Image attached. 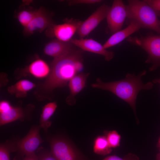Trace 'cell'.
<instances>
[{
  "label": "cell",
  "mask_w": 160,
  "mask_h": 160,
  "mask_svg": "<svg viewBox=\"0 0 160 160\" xmlns=\"http://www.w3.org/2000/svg\"><path fill=\"white\" fill-rule=\"evenodd\" d=\"M75 47L62 55L54 58L50 73L36 92L37 99H48L49 94L55 89L64 87L83 68V53Z\"/></svg>",
  "instance_id": "obj_1"
},
{
  "label": "cell",
  "mask_w": 160,
  "mask_h": 160,
  "mask_svg": "<svg viewBox=\"0 0 160 160\" xmlns=\"http://www.w3.org/2000/svg\"><path fill=\"white\" fill-rule=\"evenodd\" d=\"M146 73L144 70L136 76L134 73H127L122 80L110 82H103L97 78L95 83L92 84V87L108 91L127 102L136 114V102L140 91L143 89L149 90L153 87L152 82L144 84L142 77Z\"/></svg>",
  "instance_id": "obj_2"
},
{
  "label": "cell",
  "mask_w": 160,
  "mask_h": 160,
  "mask_svg": "<svg viewBox=\"0 0 160 160\" xmlns=\"http://www.w3.org/2000/svg\"><path fill=\"white\" fill-rule=\"evenodd\" d=\"M126 6L127 17L137 21L143 27L153 30L160 34V21L157 11L145 0H130Z\"/></svg>",
  "instance_id": "obj_3"
},
{
  "label": "cell",
  "mask_w": 160,
  "mask_h": 160,
  "mask_svg": "<svg viewBox=\"0 0 160 160\" xmlns=\"http://www.w3.org/2000/svg\"><path fill=\"white\" fill-rule=\"evenodd\" d=\"M127 40L139 46L148 53L145 63L151 65L149 71H152L160 67V35L151 34L140 37H129Z\"/></svg>",
  "instance_id": "obj_4"
},
{
  "label": "cell",
  "mask_w": 160,
  "mask_h": 160,
  "mask_svg": "<svg viewBox=\"0 0 160 160\" xmlns=\"http://www.w3.org/2000/svg\"><path fill=\"white\" fill-rule=\"evenodd\" d=\"M40 129L39 126H33L25 137L14 140L17 154L13 160H23L26 155L35 152L43 142L40 135Z\"/></svg>",
  "instance_id": "obj_5"
},
{
  "label": "cell",
  "mask_w": 160,
  "mask_h": 160,
  "mask_svg": "<svg viewBox=\"0 0 160 160\" xmlns=\"http://www.w3.org/2000/svg\"><path fill=\"white\" fill-rule=\"evenodd\" d=\"M51 151L57 160H82L79 153L64 137H48Z\"/></svg>",
  "instance_id": "obj_6"
},
{
  "label": "cell",
  "mask_w": 160,
  "mask_h": 160,
  "mask_svg": "<svg viewBox=\"0 0 160 160\" xmlns=\"http://www.w3.org/2000/svg\"><path fill=\"white\" fill-rule=\"evenodd\" d=\"M127 15L126 6L122 1L114 0L106 17L108 28L112 33L121 30Z\"/></svg>",
  "instance_id": "obj_7"
},
{
  "label": "cell",
  "mask_w": 160,
  "mask_h": 160,
  "mask_svg": "<svg viewBox=\"0 0 160 160\" xmlns=\"http://www.w3.org/2000/svg\"><path fill=\"white\" fill-rule=\"evenodd\" d=\"M81 22L72 19L67 20L62 24H54L47 29V35L51 37H55L62 41H70L77 32Z\"/></svg>",
  "instance_id": "obj_8"
},
{
  "label": "cell",
  "mask_w": 160,
  "mask_h": 160,
  "mask_svg": "<svg viewBox=\"0 0 160 160\" xmlns=\"http://www.w3.org/2000/svg\"><path fill=\"white\" fill-rule=\"evenodd\" d=\"M110 7L104 4L99 7L87 19L81 21L77 31L80 39L88 35L105 18Z\"/></svg>",
  "instance_id": "obj_9"
},
{
  "label": "cell",
  "mask_w": 160,
  "mask_h": 160,
  "mask_svg": "<svg viewBox=\"0 0 160 160\" xmlns=\"http://www.w3.org/2000/svg\"><path fill=\"white\" fill-rule=\"evenodd\" d=\"M54 24L51 16L44 8H40L36 10L33 19L24 28L23 33L25 36H29L37 31L42 32Z\"/></svg>",
  "instance_id": "obj_10"
},
{
  "label": "cell",
  "mask_w": 160,
  "mask_h": 160,
  "mask_svg": "<svg viewBox=\"0 0 160 160\" xmlns=\"http://www.w3.org/2000/svg\"><path fill=\"white\" fill-rule=\"evenodd\" d=\"M70 41L82 50L103 56L106 61H110L114 57L113 52L106 50L103 45L92 39H72Z\"/></svg>",
  "instance_id": "obj_11"
},
{
  "label": "cell",
  "mask_w": 160,
  "mask_h": 160,
  "mask_svg": "<svg viewBox=\"0 0 160 160\" xmlns=\"http://www.w3.org/2000/svg\"><path fill=\"white\" fill-rule=\"evenodd\" d=\"M33 107L30 105L25 108L20 106H12L6 111L0 113V126L17 120L23 121L30 118Z\"/></svg>",
  "instance_id": "obj_12"
},
{
  "label": "cell",
  "mask_w": 160,
  "mask_h": 160,
  "mask_svg": "<svg viewBox=\"0 0 160 160\" xmlns=\"http://www.w3.org/2000/svg\"><path fill=\"white\" fill-rule=\"evenodd\" d=\"M130 20V23L127 27L113 33L105 43L103 46L105 49L118 44L132 34L143 28L137 21L134 20Z\"/></svg>",
  "instance_id": "obj_13"
},
{
  "label": "cell",
  "mask_w": 160,
  "mask_h": 160,
  "mask_svg": "<svg viewBox=\"0 0 160 160\" xmlns=\"http://www.w3.org/2000/svg\"><path fill=\"white\" fill-rule=\"evenodd\" d=\"M89 75V73H80L70 80L68 85L70 94L66 99L68 104L73 105L75 103L76 96L86 86L87 79Z\"/></svg>",
  "instance_id": "obj_14"
},
{
  "label": "cell",
  "mask_w": 160,
  "mask_h": 160,
  "mask_svg": "<svg viewBox=\"0 0 160 160\" xmlns=\"http://www.w3.org/2000/svg\"><path fill=\"white\" fill-rule=\"evenodd\" d=\"M74 46H75L70 41L65 42L56 39L45 45L44 52L46 55L55 58L70 51L74 48Z\"/></svg>",
  "instance_id": "obj_15"
},
{
  "label": "cell",
  "mask_w": 160,
  "mask_h": 160,
  "mask_svg": "<svg viewBox=\"0 0 160 160\" xmlns=\"http://www.w3.org/2000/svg\"><path fill=\"white\" fill-rule=\"evenodd\" d=\"M29 73L35 77L42 78L48 76L50 69L47 63L41 59H37L32 62L28 66Z\"/></svg>",
  "instance_id": "obj_16"
},
{
  "label": "cell",
  "mask_w": 160,
  "mask_h": 160,
  "mask_svg": "<svg viewBox=\"0 0 160 160\" xmlns=\"http://www.w3.org/2000/svg\"><path fill=\"white\" fill-rule=\"evenodd\" d=\"M35 87L32 82L28 80H20L15 84L8 87V92L17 97H25L27 92Z\"/></svg>",
  "instance_id": "obj_17"
},
{
  "label": "cell",
  "mask_w": 160,
  "mask_h": 160,
  "mask_svg": "<svg viewBox=\"0 0 160 160\" xmlns=\"http://www.w3.org/2000/svg\"><path fill=\"white\" fill-rule=\"evenodd\" d=\"M57 107L56 103L53 102L47 103L43 108L40 119L39 126L46 133L48 132V128L50 127L52 124V122L49 119L55 112Z\"/></svg>",
  "instance_id": "obj_18"
},
{
  "label": "cell",
  "mask_w": 160,
  "mask_h": 160,
  "mask_svg": "<svg viewBox=\"0 0 160 160\" xmlns=\"http://www.w3.org/2000/svg\"><path fill=\"white\" fill-rule=\"evenodd\" d=\"M94 151L96 153L105 155L112 151L105 136H100L95 139L93 146Z\"/></svg>",
  "instance_id": "obj_19"
},
{
  "label": "cell",
  "mask_w": 160,
  "mask_h": 160,
  "mask_svg": "<svg viewBox=\"0 0 160 160\" xmlns=\"http://www.w3.org/2000/svg\"><path fill=\"white\" fill-rule=\"evenodd\" d=\"M13 140H7L0 145V160H10V152H16Z\"/></svg>",
  "instance_id": "obj_20"
},
{
  "label": "cell",
  "mask_w": 160,
  "mask_h": 160,
  "mask_svg": "<svg viewBox=\"0 0 160 160\" xmlns=\"http://www.w3.org/2000/svg\"><path fill=\"white\" fill-rule=\"evenodd\" d=\"M36 10L25 9L20 11L17 14V18L20 24L24 27H26L33 19Z\"/></svg>",
  "instance_id": "obj_21"
},
{
  "label": "cell",
  "mask_w": 160,
  "mask_h": 160,
  "mask_svg": "<svg viewBox=\"0 0 160 160\" xmlns=\"http://www.w3.org/2000/svg\"><path fill=\"white\" fill-rule=\"evenodd\" d=\"M105 137L111 148H115L119 146L121 137L116 131L107 132Z\"/></svg>",
  "instance_id": "obj_22"
},
{
  "label": "cell",
  "mask_w": 160,
  "mask_h": 160,
  "mask_svg": "<svg viewBox=\"0 0 160 160\" xmlns=\"http://www.w3.org/2000/svg\"><path fill=\"white\" fill-rule=\"evenodd\" d=\"M37 150L39 160H57L51 151H48L42 147L38 148Z\"/></svg>",
  "instance_id": "obj_23"
},
{
  "label": "cell",
  "mask_w": 160,
  "mask_h": 160,
  "mask_svg": "<svg viewBox=\"0 0 160 160\" xmlns=\"http://www.w3.org/2000/svg\"><path fill=\"white\" fill-rule=\"evenodd\" d=\"M102 160H139V159L136 155L129 153L123 158L116 155H112L108 156Z\"/></svg>",
  "instance_id": "obj_24"
},
{
  "label": "cell",
  "mask_w": 160,
  "mask_h": 160,
  "mask_svg": "<svg viewBox=\"0 0 160 160\" xmlns=\"http://www.w3.org/2000/svg\"><path fill=\"white\" fill-rule=\"evenodd\" d=\"M101 1L100 0H73L70 1L68 4L70 6L78 4H93Z\"/></svg>",
  "instance_id": "obj_25"
},
{
  "label": "cell",
  "mask_w": 160,
  "mask_h": 160,
  "mask_svg": "<svg viewBox=\"0 0 160 160\" xmlns=\"http://www.w3.org/2000/svg\"><path fill=\"white\" fill-rule=\"evenodd\" d=\"M154 10L160 11V0H145Z\"/></svg>",
  "instance_id": "obj_26"
},
{
  "label": "cell",
  "mask_w": 160,
  "mask_h": 160,
  "mask_svg": "<svg viewBox=\"0 0 160 160\" xmlns=\"http://www.w3.org/2000/svg\"><path fill=\"white\" fill-rule=\"evenodd\" d=\"M12 106L6 100H3L0 103V113L4 112L9 109Z\"/></svg>",
  "instance_id": "obj_27"
},
{
  "label": "cell",
  "mask_w": 160,
  "mask_h": 160,
  "mask_svg": "<svg viewBox=\"0 0 160 160\" xmlns=\"http://www.w3.org/2000/svg\"><path fill=\"white\" fill-rule=\"evenodd\" d=\"M23 160H39L37 155L33 152L26 155Z\"/></svg>",
  "instance_id": "obj_28"
},
{
  "label": "cell",
  "mask_w": 160,
  "mask_h": 160,
  "mask_svg": "<svg viewBox=\"0 0 160 160\" xmlns=\"http://www.w3.org/2000/svg\"><path fill=\"white\" fill-rule=\"evenodd\" d=\"M152 81L154 83H158L160 85V78L154 79Z\"/></svg>",
  "instance_id": "obj_29"
},
{
  "label": "cell",
  "mask_w": 160,
  "mask_h": 160,
  "mask_svg": "<svg viewBox=\"0 0 160 160\" xmlns=\"http://www.w3.org/2000/svg\"><path fill=\"white\" fill-rule=\"evenodd\" d=\"M157 158L158 160H160V153L158 155L157 157Z\"/></svg>",
  "instance_id": "obj_30"
},
{
  "label": "cell",
  "mask_w": 160,
  "mask_h": 160,
  "mask_svg": "<svg viewBox=\"0 0 160 160\" xmlns=\"http://www.w3.org/2000/svg\"><path fill=\"white\" fill-rule=\"evenodd\" d=\"M158 145H159V148H160V138L159 140V141L158 142Z\"/></svg>",
  "instance_id": "obj_31"
}]
</instances>
